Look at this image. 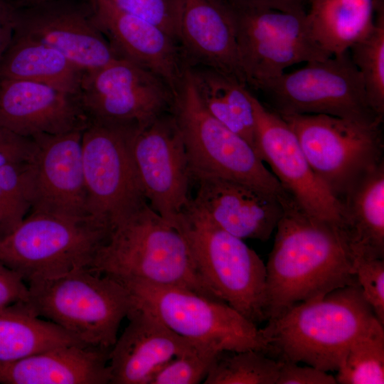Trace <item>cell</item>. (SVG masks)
<instances>
[{"mask_svg": "<svg viewBox=\"0 0 384 384\" xmlns=\"http://www.w3.org/2000/svg\"><path fill=\"white\" fill-rule=\"evenodd\" d=\"M78 97L89 122L141 128L171 110L174 91L152 71L117 58L84 73Z\"/></svg>", "mask_w": 384, "mask_h": 384, "instance_id": "obj_13", "label": "cell"}, {"mask_svg": "<svg viewBox=\"0 0 384 384\" xmlns=\"http://www.w3.org/2000/svg\"><path fill=\"white\" fill-rule=\"evenodd\" d=\"M110 350L74 344L0 361V384H110Z\"/></svg>", "mask_w": 384, "mask_h": 384, "instance_id": "obj_23", "label": "cell"}, {"mask_svg": "<svg viewBox=\"0 0 384 384\" xmlns=\"http://www.w3.org/2000/svg\"><path fill=\"white\" fill-rule=\"evenodd\" d=\"M107 1L119 10L159 26L178 41L177 0Z\"/></svg>", "mask_w": 384, "mask_h": 384, "instance_id": "obj_35", "label": "cell"}, {"mask_svg": "<svg viewBox=\"0 0 384 384\" xmlns=\"http://www.w3.org/2000/svg\"><path fill=\"white\" fill-rule=\"evenodd\" d=\"M28 285L15 271L0 262V308L17 302H26Z\"/></svg>", "mask_w": 384, "mask_h": 384, "instance_id": "obj_38", "label": "cell"}, {"mask_svg": "<svg viewBox=\"0 0 384 384\" xmlns=\"http://www.w3.org/2000/svg\"><path fill=\"white\" fill-rule=\"evenodd\" d=\"M279 115L294 132L314 173L339 202L361 176L383 163V124L327 114Z\"/></svg>", "mask_w": 384, "mask_h": 384, "instance_id": "obj_10", "label": "cell"}, {"mask_svg": "<svg viewBox=\"0 0 384 384\" xmlns=\"http://www.w3.org/2000/svg\"><path fill=\"white\" fill-rule=\"evenodd\" d=\"M353 256L384 257V163L361 176L340 199Z\"/></svg>", "mask_w": 384, "mask_h": 384, "instance_id": "obj_24", "label": "cell"}, {"mask_svg": "<svg viewBox=\"0 0 384 384\" xmlns=\"http://www.w3.org/2000/svg\"><path fill=\"white\" fill-rule=\"evenodd\" d=\"M276 384H336V378L311 366H299L297 363L280 361Z\"/></svg>", "mask_w": 384, "mask_h": 384, "instance_id": "obj_36", "label": "cell"}, {"mask_svg": "<svg viewBox=\"0 0 384 384\" xmlns=\"http://www.w3.org/2000/svg\"><path fill=\"white\" fill-rule=\"evenodd\" d=\"M108 232L91 217L31 213L0 237V262L26 283L90 269Z\"/></svg>", "mask_w": 384, "mask_h": 384, "instance_id": "obj_7", "label": "cell"}, {"mask_svg": "<svg viewBox=\"0 0 384 384\" xmlns=\"http://www.w3.org/2000/svg\"><path fill=\"white\" fill-rule=\"evenodd\" d=\"M195 181L198 189L191 203L215 225L242 240L269 239L282 213L277 198L229 179L202 177Z\"/></svg>", "mask_w": 384, "mask_h": 384, "instance_id": "obj_21", "label": "cell"}, {"mask_svg": "<svg viewBox=\"0 0 384 384\" xmlns=\"http://www.w3.org/2000/svg\"><path fill=\"white\" fill-rule=\"evenodd\" d=\"M190 70L207 111L255 149L254 111L251 92L245 87L246 84L232 75L211 68L190 67Z\"/></svg>", "mask_w": 384, "mask_h": 384, "instance_id": "obj_27", "label": "cell"}, {"mask_svg": "<svg viewBox=\"0 0 384 384\" xmlns=\"http://www.w3.org/2000/svg\"><path fill=\"white\" fill-rule=\"evenodd\" d=\"M308 6L310 33L331 55L348 52L374 25L375 0H310Z\"/></svg>", "mask_w": 384, "mask_h": 384, "instance_id": "obj_26", "label": "cell"}, {"mask_svg": "<svg viewBox=\"0 0 384 384\" xmlns=\"http://www.w3.org/2000/svg\"><path fill=\"white\" fill-rule=\"evenodd\" d=\"M310 0H228L233 6L269 8L284 11H306Z\"/></svg>", "mask_w": 384, "mask_h": 384, "instance_id": "obj_39", "label": "cell"}, {"mask_svg": "<svg viewBox=\"0 0 384 384\" xmlns=\"http://www.w3.org/2000/svg\"><path fill=\"white\" fill-rule=\"evenodd\" d=\"M127 318L128 325L110 352V384H148L166 363L203 346L179 336L135 302Z\"/></svg>", "mask_w": 384, "mask_h": 384, "instance_id": "obj_19", "label": "cell"}, {"mask_svg": "<svg viewBox=\"0 0 384 384\" xmlns=\"http://www.w3.org/2000/svg\"><path fill=\"white\" fill-rule=\"evenodd\" d=\"M25 162L0 168V225L4 235L16 228L31 209L24 176Z\"/></svg>", "mask_w": 384, "mask_h": 384, "instance_id": "obj_32", "label": "cell"}, {"mask_svg": "<svg viewBox=\"0 0 384 384\" xmlns=\"http://www.w3.org/2000/svg\"><path fill=\"white\" fill-rule=\"evenodd\" d=\"M279 114H327L366 124H383L373 109L349 52L306 63L258 88Z\"/></svg>", "mask_w": 384, "mask_h": 384, "instance_id": "obj_9", "label": "cell"}, {"mask_svg": "<svg viewBox=\"0 0 384 384\" xmlns=\"http://www.w3.org/2000/svg\"><path fill=\"white\" fill-rule=\"evenodd\" d=\"M17 1L23 2V3H33V2H39V1H43L47 0H16Z\"/></svg>", "mask_w": 384, "mask_h": 384, "instance_id": "obj_41", "label": "cell"}, {"mask_svg": "<svg viewBox=\"0 0 384 384\" xmlns=\"http://www.w3.org/2000/svg\"><path fill=\"white\" fill-rule=\"evenodd\" d=\"M98 28L119 58L163 78L175 90L187 65L178 41L159 26L119 10L107 0H87Z\"/></svg>", "mask_w": 384, "mask_h": 384, "instance_id": "obj_18", "label": "cell"}, {"mask_svg": "<svg viewBox=\"0 0 384 384\" xmlns=\"http://www.w3.org/2000/svg\"><path fill=\"white\" fill-rule=\"evenodd\" d=\"M14 2L0 0V60L14 34Z\"/></svg>", "mask_w": 384, "mask_h": 384, "instance_id": "obj_40", "label": "cell"}, {"mask_svg": "<svg viewBox=\"0 0 384 384\" xmlns=\"http://www.w3.org/2000/svg\"><path fill=\"white\" fill-rule=\"evenodd\" d=\"M231 6L240 65L246 84L257 89L294 64L332 56L314 41L306 11Z\"/></svg>", "mask_w": 384, "mask_h": 384, "instance_id": "obj_12", "label": "cell"}, {"mask_svg": "<svg viewBox=\"0 0 384 384\" xmlns=\"http://www.w3.org/2000/svg\"><path fill=\"white\" fill-rule=\"evenodd\" d=\"M137 129L90 122L82 132L87 213L109 230L147 203L131 151Z\"/></svg>", "mask_w": 384, "mask_h": 384, "instance_id": "obj_11", "label": "cell"}, {"mask_svg": "<svg viewBox=\"0 0 384 384\" xmlns=\"http://www.w3.org/2000/svg\"><path fill=\"white\" fill-rule=\"evenodd\" d=\"M170 112L183 139L191 178L235 181L272 195L280 202L290 196L254 148L207 111L189 66L174 91Z\"/></svg>", "mask_w": 384, "mask_h": 384, "instance_id": "obj_5", "label": "cell"}, {"mask_svg": "<svg viewBox=\"0 0 384 384\" xmlns=\"http://www.w3.org/2000/svg\"><path fill=\"white\" fill-rule=\"evenodd\" d=\"M89 270L121 282L183 288L223 302L199 274L183 236L148 202L110 228Z\"/></svg>", "mask_w": 384, "mask_h": 384, "instance_id": "obj_2", "label": "cell"}, {"mask_svg": "<svg viewBox=\"0 0 384 384\" xmlns=\"http://www.w3.org/2000/svg\"><path fill=\"white\" fill-rule=\"evenodd\" d=\"M266 267L267 321L299 302L358 284L343 231L306 213L290 196L282 203Z\"/></svg>", "mask_w": 384, "mask_h": 384, "instance_id": "obj_1", "label": "cell"}, {"mask_svg": "<svg viewBox=\"0 0 384 384\" xmlns=\"http://www.w3.org/2000/svg\"><path fill=\"white\" fill-rule=\"evenodd\" d=\"M78 96L23 80L0 79V126L23 137L84 130Z\"/></svg>", "mask_w": 384, "mask_h": 384, "instance_id": "obj_20", "label": "cell"}, {"mask_svg": "<svg viewBox=\"0 0 384 384\" xmlns=\"http://www.w3.org/2000/svg\"><path fill=\"white\" fill-rule=\"evenodd\" d=\"M122 282L136 304L185 338L218 351L255 349L270 353L263 328L223 302L183 288L141 281Z\"/></svg>", "mask_w": 384, "mask_h": 384, "instance_id": "obj_8", "label": "cell"}, {"mask_svg": "<svg viewBox=\"0 0 384 384\" xmlns=\"http://www.w3.org/2000/svg\"><path fill=\"white\" fill-rule=\"evenodd\" d=\"M3 235H4V232H3V230H2V228H1V227L0 225V237L3 236Z\"/></svg>", "mask_w": 384, "mask_h": 384, "instance_id": "obj_42", "label": "cell"}, {"mask_svg": "<svg viewBox=\"0 0 384 384\" xmlns=\"http://www.w3.org/2000/svg\"><path fill=\"white\" fill-rule=\"evenodd\" d=\"M220 352L201 346L178 356L163 365L148 384H197L205 380L213 359Z\"/></svg>", "mask_w": 384, "mask_h": 384, "instance_id": "obj_33", "label": "cell"}, {"mask_svg": "<svg viewBox=\"0 0 384 384\" xmlns=\"http://www.w3.org/2000/svg\"><path fill=\"white\" fill-rule=\"evenodd\" d=\"M74 344L85 345L57 324L37 316L26 302L0 308V361Z\"/></svg>", "mask_w": 384, "mask_h": 384, "instance_id": "obj_28", "label": "cell"}, {"mask_svg": "<svg viewBox=\"0 0 384 384\" xmlns=\"http://www.w3.org/2000/svg\"><path fill=\"white\" fill-rule=\"evenodd\" d=\"M34 147L32 138L18 135L0 126V168L9 164L27 161Z\"/></svg>", "mask_w": 384, "mask_h": 384, "instance_id": "obj_37", "label": "cell"}, {"mask_svg": "<svg viewBox=\"0 0 384 384\" xmlns=\"http://www.w3.org/2000/svg\"><path fill=\"white\" fill-rule=\"evenodd\" d=\"M14 33L52 47L84 73L119 58L95 22L90 5L70 0L16 1Z\"/></svg>", "mask_w": 384, "mask_h": 384, "instance_id": "obj_17", "label": "cell"}, {"mask_svg": "<svg viewBox=\"0 0 384 384\" xmlns=\"http://www.w3.org/2000/svg\"><path fill=\"white\" fill-rule=\"evenodd\" d=\"M28 306L84 344L111 349L122 320L134 306L121 281L89 269L27 283Z\"/></svg>", "mask_w": 384, "mask_h": 384, "instance_id": "obj_4", "label": "cell"}, {"mask_svg": "<svg viewBox=\"0 0 384 384\" xmlns=\"http://www.w3.org/2000/svg\"><path fill=\"white\" fill-rule=\"evenodd\" d=\"M251 100L257 155L306 213L342 230V206L311 169L293 130L252 93Z\"/></svg>", "mask_w": 384, "mask_h": 384, "instance_id": "obj_15", "label": "cell"}, {"mask_svg": "<svg viewBox=\"0 0 384 384\" xmlns=\"http://www.w3.org/2000/svg\"><path fill=\"white\" fill-rule=\"evenodd\" d=\"M336 371L337 383L383 384V325L378 324L351 343Z\"/></svg>", "mask_w": 384, "mask_h": 384, "instance_id": "obj_31", "label": "cell"}, {"mask_svg": "<svg viewBox=\"0 0 384 384\" xmlns=\"http://www.w3.org/2000/svg\"><path fill=\"white\" fill-rule=\"evenodd\" d=\"M353 269L364 299L372 308L379 322L384 325L383 259L354 257Z\"/></svg>", "mask_w": 384, "mask_h": 384, "instance_id": "obj_34", "label": "cell"}, {"mask_svg": "<svg viewBox=\"0 0 384 384\" xmlns=\"http://www.w3.org/2000/svg\"><path fill=\"white\" fill-rule=\"evenodd\" d=\"M82 132L32 137L35 147L24 170L31 213L90 217L82 165Z\"/></svg>", "mask_w": 384, "mask_h": 384, "instance_id": "obj_16", "label": "cell"}, {"mask_svg": "<svg viewBox=\"0 0 384 384\" xmlns=\"http://www.w3.org/2000/svg\"><path fill=\"white\" fill-rule=\"evenodd\" d=\"M174 228L215 295L255 324L267 320L266 267L259 255L197 210L191 200Z\"/></svg>", "mask_w": 384, "mask_h": 384, "instance_id": "obj_6", "label": "cell"}, {"mask_svg": "<svg viewBox=\"0 0 384 384\" xmlns=\"http://www.w3.org/2000/svg\"><path fill=\"white\" fill-rule=\"evenodd\" d=\"M255 349L217 353L204 384H276L281 361Z\"/></svg>", "mask_w": 384, "mask_h": 384, "instance_id": "obj_29", "label": "cell"}, {"mask_svg": "<svg viewBox=\"0 0 384 384\" xmlns=\"http://www.w3.org/2000/svg\"><path fill=\"white\" fill-rule=\"evenodd\" d=\"M131 151L149 205L174 228L191 200L188 189L192 178L183 139L171 113L137 129Z\"/></svg>", "mask_w": 384, "mask_h": 384, "instance_id": "obj_14", "label": "cell"}, {"mask_svg": "<svg viewBox=\"0 0 384 384\" xmlns=\"http://www.w3.org/2000/svg\"><path fill=\"white\" fill-rule=\"evenodd\" d=\"M83 74L58 50L17 33L0 60V79L40 82L75 96L80 94Z\"/></svg>", "mask_w": 384, "mask_h": 384, "instance_id": "obj_25", "label": "cell"}, {"mask_svg": "<svg viewBox=\"0 0 384 384\" xmlns=\"http://www.w3.org/2000/svg\"><path fill=\"white\" fill-rule=\"evenodd\" d=\"M177 40L184 55L244 82L234 11L228 0H177Z\"/></svg>", "mask_w": 384, "mask_h": 384, "instance_id": "obj_22", "label": "cell"}, {"mask_svg": "<svg viewBox=\"0 0 384 384\" xmlns=\"http://www.w3.org/2000/svg\"><path fill=\"white\" fill-rule=\"evenodd\" d=\"M379 324L356 284L296 304L263 329L277 360L328 372L336 371L351 344Z\"/></svg>", "mask_w": 384, "mask_h": 384, "instance_id": "obj_3", "label": "cell"}, {"mask_svg": "<svg viewBox=\"0 0 384 384\" xmlns=\"http://www.w3.org/2000/svg\"><path fill=\"white\" fill-rule=\"evenodd\" d=\"M361 74L369 102L384 118V3L375 0L374 25L370 33L348 50Z\"/></svg>", "mask_w": 384, "mask_h": 384, "instance_id": "obj_30", "label": "cell"}]
</instances>
